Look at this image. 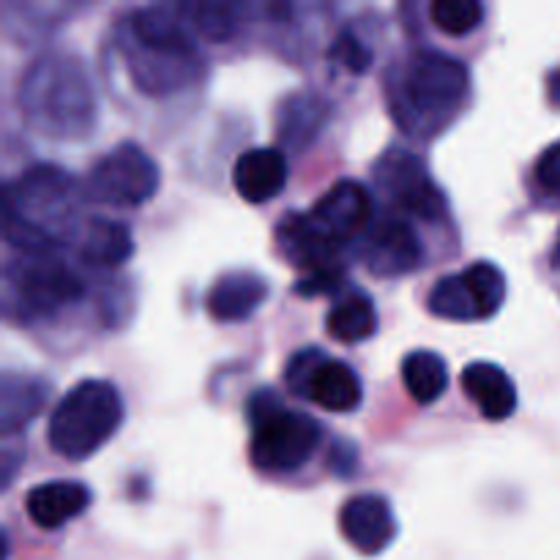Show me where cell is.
<instances>
[{"instance_id": "7c38bea8", "label": "cell", "mask_w": 560, "mask_h": 560, "mask_svg": "<svg viewBox=\"0 0 560 560\" xmlns=\"http://www.w3.org/2000/svg\"><path fill=\"white\" fill-rule=\"evenodd\" d=\"M312 228L331 241L334 246L342 249L348 241L364 238L370 224L375 222V211H372V195L364 184L359 180H337L320 200L312 206L306 213Z\"/></svg>"}, {"instance_id": "3957f363", "label": "cell", "mask_w": 560, "mask_h": 560, "mask_svg": "<svg viewBox=\"0 0 560 560\" xmlns=\"http://www.w3.org/2000/svg\"><path fill=\"white\" fill-rule=\"evenodd\" d=\"M468 93L465 63L441 49H416L394 66L386 82L392 118L405 135L421 140L441 135L465 107Z\"/></svg>"}, {"instance_id": "f1b7e54d", "label": "cell", "mask_w": 560, "mask_h": 560, "mask_svg": "<svg viewBox=\"0 0 560 560\" xmlns=\"http://www.w3.org/2000/svg\"><path fill=\"white\" fill-rule=\"evenodd\" d=\"M550 262H552V268H556V271H560V233H558V238H556V246H552Z\"/></svg>"}, {"instance_id": "277c9868", "label": "cell", "mask_w": 560, "mask_h": 560, "mask_svg": "<svg viewBox=\"0 0 560 560\" xmlns=\"http://www.w3.org/2000/svg\"><path fill=\"white\" fill-rule=\"evenodd\" d=\"M20 113L47 140H82L96 126V91L74 52H44L20 80Z\"/></svg>"}, {"instance_id": "5bb4252c", "label": "cell", "mask_w": 560, "mask_h": 560, "mask_svg": "<svg viewBox=\"0 0 560 560\" xmlns=\"http://www.w3.org/2000/svg\"><path fill=\"white\" fill-rule=\"evenodd\" d=\"M339 530L361 556H381L397 536L392 503L377 492H361L339 509Z\"/></svg>"}, {"instance_id": "4316f807", "label": "cell", "mask_w": 560, "mask_h": 560, "mask_svg": "<svg viewBox=\"0 0 560 560\" xmlns=\"http://www.w3.org/2000/svg\"><path fill=\"white\" fill-rule=\"evenodd\" d=\"M536 184L547 191V195L560 197V140L552 142L536 162Z\"/></svg>"}, {"instance_id": "5b68a950", "label": "cell", "mask_w": 560, "mask_h": 560, "mask_svg": "<svg viewBox=\"0 0 560 560\" xmlns=\"http://www.w3.org/2000/svg\"><path fill=\"white\" fill-rule=\"evenodd\" d=\"M246 416L252 430L249 457L262 474H295L315 457L323 443L320 421L288 408L271 388L252 394Z\"/></svg>"}, {"instance_id": "52a82bcc", "label": "cell", "mask_w": 560, "mask_h": 560, "mask_svg": "<svg viewBox=\"0 0 560 560\" xmlns=\"http://www.w3.org/2000/svg\"><path fill=\"white\" fill-rule=\"evenodd\" d=\"M5 284L25 320L58 315L85 295L80 271L55 255H22L5 271Z\"/></svg>"}, {"instance_id": "9c48e42d", "label": "cell", "mask_w": 560, "mask_h": 560, "mask_svg": "<svg viewBox=\"0 0 560 560\" xmlns=\"http://www.w3.org/2000/svg\"><path fill=\"white\" fill-rule=\"evenodd\" d=\"M288 388L310 399L326 413H353L364 402V383L345 361L331 359L320 348H304L284 366Z\"/></svg>"}, {"instance_id": "ffe728a7", "label": "cell", "mask_w": 560, "mask_h": 560, "mask_svg": "<svg viewBox=\"0 0 560 560\" xmlns=\"http://www.w3.org/2000/svg\"><path fill=\"white\" fill-rule=\"evenodd\" d=\"M77 255L93 268H118L135 255V241L126 224L96 217L80 230Z\"/></svg>"}, {"instance_id": "7402d4cb", "label": "cell", "mask_w": 560, "mask_h": 560, "mask_svg": "<svg viewBox=\"0 0 560 560\" xmlns=\"http://www.w3.org/2000/svg\"><path fill=\"white\" fill-rule=\"evenodd\" d=\"M328 120V104L317 93L301 91L282 102L277 115L279 140L290 148H304L320 135L323 124Z\"/></svg>"}, {"instance_id": "44dd1931", "label": "cell", "mask_w": 560, "mask_h": 560, "mask_svg": "<svg viewBox=\"0 0 560 560\" xmlns=\"http://www.w3.org/2000/svg\"><path fill=\"white\" fill-rule=\"evenodd\" d=\"M326 331L339 345H361L377 331L375 301L364 290L350 288L326 317Z\"/></svg>"}, {"instance_id": "4fadbf2b", "label": "cell", "mask_w": 560, "mask_h": 560, "mask_svg": "<svg viewBox=\"0 0 560 560\" xmlns=\"http://www.w3.org/2000/svg\"><path fill=\"white\" fill-rule=\"evenodd\" d=\"M364 268L381 279L405 277L424 262V246L408 219L381 217L370 224L359 246Z\"/></svg>"}, {"instance_id": "30bf717a", "label": "cell", "mask_w": 560, "mask_h": 560, "mask_svg": "<svg viewBox=\"0 0 560 560\" xmlns=\"http://www.w3.org/2000/svg\"><path fill=\"white\" fill-rule=\"evenodd\" d=\"M503 301H506V277L495 262L487 260L438 279L427 295L432 315L454 323L490 320L501 312Z\"/></svg>"}, {"instance_id": "cb8c5ba5", "label": "cell", "mask_w": 560, "mask_h": 560, "mask_svg": "<svg viewBox=\"0 0 560 560\" xmlns=\"http://www.w3.org/2000/svg\"><path fill=\"white\" fill-rule=\"evenodd\" d=\"M485 5L479 0H435L430 5V16L438 31L446 36H468L485 20Z\"/></svg>"}, {"instance_id": "83f0119b", "label": "cell", "mask_w": 560, "mask_h": 560, "mask_svg": "<svg viewBox=\"0 0 560 560\" xmlns=\"http://www.w3.org/2000/svg\"><path fill=\"white\" fill-rule=\"evenodd\" d=\"M547 96H550L552 107L560 109V69L550 71V77H547Z\"/></svg>"}, {"instance_id": "8fae6325", "label": "cell", "mask_w": 560, "mask_h": 560, "mask_svg": "<svg viewBox=\"0 0 560 560\" xmlns=\"http://www.w3.org/2000/svg\"><path fill=\"white\" fill-rule=\"evenodd\" d=\"M375 186L394 208L424 222H441L448 217V200L441 186L432 180L430 170L416 153L405 148H388L377 159Z\"/></svg>"}, {"instance_id": "2e32d148", "label": "cell", "mask_w": 560, "mask_h": 560, "mask_svg": "<svg viewBox=\"0 0 560 560\" xmlns=\"http://www.w3.org/2000/svg\"><path fill=\"white\" fill-rule=\"evenodd\" d=\"M463 392L487 421H506L517 410V386L503 366L492 361H474L459 375Z\"/></svg>"}, {"instance_id": "8992f818", "label": "cell", "mask_w": 560, "mask_h": 560, "mask_svg": "<svg viewBox=\"0 0 560 560\" xmlns=\"http://www.w3.org/2000/svg\"><path fill=\"white\" fill-rule=\"evenodd\" d=\"M124 399L109 381H82L63 394L47 421V441L58 457H93L124 424Z\"/></svg>"}, {"instance_id": "6da1fadb", "label": "cell", "mask_w": 560, "mask_h": 560, "mask_svg": "<svg viewBox=\"0 0 560 560\" xmlns=\"http://www.w3.org/2000/svg\"><path fill=\"white\" fill-rule=\"evenodd\" d=\"M82 189L69 170L33 164L3 191V233L22 255H55L80 233Z\"/></svg>"}, {"instance_id": "ac0fdd59", "label": "cell", "mask_w": 560, "mask_h": 560, "mask_svg": "<svg viewBox=\"0 0 560 560\" xmlns=\"http://www.w3.org/2000/svg\"><path fill=\"white\" fill-rule=\"evenodd\" d=\"M91 506V490L80 481H47L25 495V512L42 530H58Z\"/></svg>"}, {"instance_id": "484cf974", "label": "cell", "mask_w": 560, "mask_h": 560, "mask_svg": "<svg viewBox=\"0 0 560 560\" xmlns=\"http://www.w3.org/2000/svg\"><path fill=\"white\" fill-rule=\"evenodd\" d=\"M328 55H331L334 63H339L342 69L353 71V74H364L372 63L370 47H366V44L361 42V38L355 36V31H350V27H345V31L334 38L331 52Z\"/></svg>"}, {"instance_id": "603a6c76", "label": "cell", "mask_w": 560, "mask_h": 560, "mask_svg": "<svg viewBox=\"0 0 560 560\" xmlns=\"http://www.w3.org/2000/svg\"><path fill=\"white\" fill-rule=\"evenodd\" d=\"M402 383L419 405H432L446 394L448 364L432 350H413L402 359Z\"/></svg>"}, {"instance_id": "9a60e30c", "label": "cell", "mask_w": 560, "mask_h": 560, "mask_svg": "<svg viewBox=\"0 0 560 560\" xmlns=\"http://www.w3.org/2000/svg\"><path fill=\"white\" fill-rule=\"evenodd\" d=\"M288 184V159L279 148H249L233 164V186L246 202L273 200Z\"/></svg>"}, {"instance_id": "ba28073f", "label": "cell", "mask_w": 560, "mask_h": 560, "mask_svg": "<svg viewBox=\"0 0 560 560\" xmlns=\"http://www.w3.org/2000/svg\"><path fill=\"white\" fill-rule=\"evenodd\" d=\"M162 184L159 164L137 142H120L88 170L85 195L113 208H137L153 200Z\"/></svg>"}, {"instance_id": "e0dca14e", "label": "cell", "mask_w": 560, "mask_h": 560, "mask_svg": "<svg viewBox=\"0 0 560 560\" xmlns=\"http://www.w3.org/2000/svg\"><path fill=\"white\" fill-rule=\"evenodd\" d=\"M268 299V282L255 271H228L208 290L206 306L213 320H249Z\"/></svg>"}, {"instance_id": "d6986e66", "label": "cell", "mask_w": 560, "mask_h": 560, "mask_svg": "<svg viewBox=\"0 0 560 560\" xmlns=\"http://www.w3.org/2000/svg\"><path fill=\"white\" fill-rule=\"evenodd\" d=\"M47 397L49 386L42 377L5 372L3 383H0V430L3 435L9 438L31 424L42 413Z\"/></svg>"}, {"instance_id": "7a4b0ae2", "label": "cell", "mask_w": 560, "mask_h": 560, "mask_svg": "<svg viewBox=\"0 0 560 560\" xmlns=\"http://www.w3.org/2000/svg\"><path fill=\"white\" fill-rule=\"evenodd\" d=\"M118 49L131 82L145 96H170L200 74V52L175 9L142 5L118 27Z\"/></svg>"}, {"instance_id": "d4e9b609", "label": "cell", "mask_w": 560, "mask_h": 560, "mask_svg": "<svg viewBox=\"0 0 560 560\" xmlns=\"http://www.w3.org/2000/svg\"><path fill=\"white\" fill-rule=\"evenodd\" d=\"M191 16V25L211 42H228L238 31V9L230 3H195L180 5Z\"/></svg>"}]
</instances>
